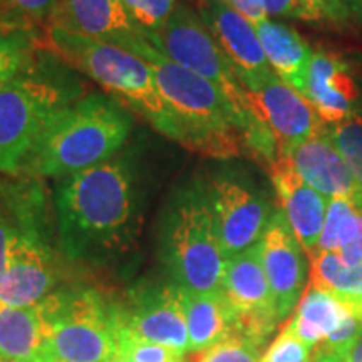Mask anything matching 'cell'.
Listing matches in <instances>:
<instances>
[{
  "instance_id": "17",
  "label": "cell",
  "mask_w": 362,
  "mask_h": 362,
  "mask_svg": "<svg viewBox=\"0 0 362 362\" xmlns=\"http://www.w3.org/2000/svg\"><path fill=\"white\" fill-rule=\"evenodd\" d=\"M47 25L126 51L144 39L121 0H56Z\"/></svg>"
},
{
  "instance_id": "30",
  "label": "cell",
  "mask_w": 362,
  "mask_h": 362,
  "mask_svg": "<svg viewBox=\"0 0 362 362\" xmlns=\"http://www.w3.org/2000/svg\"><path fill=\"white\" fill-rule=\"evenodd\" d=\"M121 2L144 37L160 33L180 4L178 0H121Z\"/></svg>"
},
{
  "instance_id": "4",
  "label": "cell",
  "mask_w": 362,
  "mask_h": 362,
  "mask_svg": "<svg viewBox=\"0 0 362 362\" xmlns=\"http://www.w3.org/2000/svg\"><path fill=\"white\" fill-rule=\"evenodd\" d=\"M44 47L98 83L106 94L146 119L165 138L181 143L178 119L161 96L155 74L144 59L119 45L71 34L56 25H45Z\"/></svg>"
},
{
  "instance_id": "21",
  "label": "cell",
  "mask_w": 362,
  "mask_h": 362,
  "mask_svg": "<svg viewBox=\"0 0 362 362\" xmlns=\"http://www.w3.org/2000/svg\"><path fill=\"white\" fill-rule=\"evenodd\" d=\"M44 193L39 180L0 173V275L21 232L39 223Z\"/></svg>"
},
{
  "instance_id": "23",
  "label": "cell",
  "mask_w": 362,
  "mask_h": 362,
  "mask_svg": "<svg viewBox=\"0 0 362 362\" xmlns=\"http://www.w3.org/2000/svg\"><path fill=\"white\" fill-rule=\"evenodd\" d=\"M181 288V287H180ZM183 292L189 351L200 352L235 332V315L223 293Z\"/></svg>"
},
{
  "instance_id": "33",
  "label": "cell",
  "mask_w": 362,
  "mask_h": 362,
  "mask_svg": "<svg viewBox=\"0 0 362 362\" xmlns=\"http://www.w3.org/2000/svg\"><path fill=\"white\" fill-rule=\"evenodd\" d=\"M337 255L349 265H362V205L356 203L354 210L344 220L339 232Z\"/></svg>"
},
{
  "instance_id": "35",
  "label": "cell",
  "mask_w": 362,
  "mask_h": 362,
  "mask_svg": "<svg viewBox=\"0 0 362 362\" xmlns=\"http://www.w3.org/2000/svg\"><path fill=\"white\" fill-rule=\"evenodd\" d=\"M226 2H228L235 11L242 13L248 22H252L253 25L269 19L265 8L262 7L260 0H226Z\"/></svg>"
},
{
  "instance_id": "25",
  "label": "cell",
  "mask_w": 362,
  "mask_h": 362,
  "mask_svg": "<svg viewBox=\"0 0 362 362\" xmlns=\"http://www.w3.org/2000/svg\"><path fill=\"white\" fill-rule=\"evenodd\" d=\"M309 260V287L336 297L362 320V265L346 264L329 252H317Z\"/></svg>"
},
{
  "instance_id": "42",
  "label": "cell",
  "mask_w": 362,
  "mask_h": 362,
  "mask_svg": "<svg viewBox=\"0 0 362 362\" xmlns=\"http://www.w3.org/2000/svg\"><path fill=\"white\" fill-rule=\"evenodd\" d=\"M166 362H183V359H175V361H166Z\"/></svg>"
},
{
  "instance_id": "18",
  "label": "cell",
  "mask_w": 362,
  "mask_h": 362,
  "mask_svg": "<svg viewBox=\"0 0 362 362\" xmlns=\"http://www.w3.org/2000/svg\"><path fill=\"white\" fill-rule=\"evenodd\" d=\"M269 173L277 193L280 210L284 211L293 235L310 259L319 248L329 198L307 185L287 158H279L275 165L269 168Z\"/></svg>"
},
{
  "instance_id": "41",
  "label": "cell",
  "mask_w": 362,
  "mask_h": 362,
  "mask_svg": "<svg viewBox=\"0 0 362 362\" xmlns=\"http://www.w3.org/2000/svg\"><path fill=\"white\" fill-rule=\"evenodd\" d=\"M327 2H330V4H334V6H336L337 8H339V6H337V4H336V0H327ZM339 11H341V8H339ZM342 12V11H341ZM344 13V12H342Z\"/></svg>"
},
{
  "instance_id": "37",
  "label": "cell",
  "mask_w": 362,
  "mask_h": 362,
  "mask_svg": "<svg viewBox=\"0 0 362 362\" xmlns=\"http://www.w3.org/2000/svg\"><path fill=\"white\" fill-rule=\"evenodd\" d=\"M344 357L337 354H330V352L322 351H312V362H342Z\"/></svg>"
},
{
  "instance_id": "22",
  "label": "cell",
  "mask_w": 362,
  "mask_h": 362,
  "mask_svg": "<svg viewBox=\"0 0 362 362\" xmlns=\"http://www.w3.org/2000/svg\"><path fill=\"white\" fill-rule=\"evenodd\" d=\"M255 29L275 76L304 96L314 56L309 42L293 27L284 22L267 19L257 24Z\"/></svg>"
},
{
  "instance_id": "12",
  "label": "cell",
  "mask_w": 362,
  "mask_h": 362,
  "mask_svg": "<svg viewBox=\"0 0 362 362\" xmlns=\"http://www.w3.org/2000/svg\"><path fill=\"white\" fill-rule=\"evenodd\" d=\"M245 93L253 116L274 136L279 158H285L293 148L327 126L312 104L277 76Z\"/></svg>"
},
{
  "instance_id": "32",
  "label": "cell",
  "mask_w": 362,
  "mask_h": 362,
  "mask_svg": "<svg viewBox=\"0 0 362 362\" xmlns=\"http://www.w3.org/2000/svg\"><path fill=\"white\" fill-rule=\"evenodd\" d=\"M117 356H121L128 362H166L183 359L181 352L134 337L119 324H117Z\"/></svg>"
},
{
  "instance_id": "44",
  "label": "cell",
  "mask_w": 362,
  "mask_h": 362,
  "mask_svg": "<svg viewBox=\"0 0 362 362\" xmlns=\"http://www.w3.org/2000/svg\"><path fill=\"white\" fill-rule=\"evenodd\" d=\"M342 362H347V361H346V359H342Z\"/></svg>"
},
{
  "instance_id": "27",
  "label": "cell",
  "mask_w": 362,
  "mask_h": 362,
  "mask_svg": "<svg viewBox=\"0 0 362 362\" xmlns=\"http://www.w3.org/2000/svg\"><path fill=\"white\" fill-rule=\"evenodd\" d=\"M267 16L297 19L309 24H342L347 17L327 0H260Z\"/></svg>"
},
{
  "instance_id": "28",
  "label": "cell",
  "mask_w": 362,
  "mask_h": 362,
  "mask_svg": "<svg viewBox=\"0 0 362 362\" xmlns=\"http://www.w3.org/2000/svg\"><path fill=\"white\" fill-rule=\"evenodd\" d=\"M327 128L334 144L362 188V115L351 116Z\"/></svg>"
},
{
  "instance_id": "9",
  "label": "cell",
  "mask_w": 362,
  "mask_h": 362,
  "mask_svg": "<svg viewBox=\"0 0 362 362\" xmlns=\"http://www.w3.org/2000/svg\"><path fill=\"white\" fill-rule=\"evenodd\" d=\"M205 188L225 259L257 245L275 214L269 193L233 168L216 173Z\"/></svg>"
},
{
  "instance_id": "8",
  "label": "cell",
  "mask_w": 362,
  "mask_h": 362,
  "mask_svg": "<svg viewBox=\"0 0 362 362\" xmlns=\"http://www.w3.org/2000/svg\"><path fill=\"white\" fill-rule=\"evenodd\" d=\"M146 39L176 64L215 84L240 115L255 117L237 72L202 19L200 12L188 2H180L160 33L148 35Z\"/></svg>"
},
{
  "instance_id": "40",
  "label": "cell",
  "mask_w": 362,
  "mask_h": 362,
  "mask_svg": "<svg viewBox=\"0 0 362 362\" xmlns=\"http://www.w3.org/2000/svg\"><path fill=\"white\" fill-rule=\"evenodd\" d=\"M106 362H128V361H124L123 359V357H121V356H115V357H111V359L110 361H106Z\"/></svg>"
},
{
  "instance_id": "29",
  "label": "cell",
  "mask_w": 362,
  "mask_h": 362,
  "mask_svg": "<svg viewBox=\"0 0 362 362\" xmlns=\"http://www.w3.org/2000/svg\"><path fill=\"white\" fill-rule=\"evenodd\" d=\"M262 347L242 334L233 332L205 351H200L193 362H260Z\"/></svg>"
},
{
  "instance_id": "26",
  "label": "cell",
  "mask_w": 362,
  "mask_h": 362,
  "mask_svg": "<svg viewBox=\"0 0 362 362\" xmlns=\"http://www.w3.org/2000/svg\"><path fill=\"white\" fill-rule=\"evenodd\" d=\"M44 49V30L0 24V83L27 69Z\"/></svg>"
},
{
  "instance_id": "36",
  "label": "cell",
  "mask_w": 362,
  "mask_h": 362,
  "mask_svg": "<svg viewBox=\"0 0 362 362\" xmlns=\"http://www.w3.org/2000/svg\"><path fill=\"white\" fill-rule=\"evenodd\" d=\"M336 4L347 21H354L362 25V0H336Z\"/></svg>"
},
{
  "instance_id": "13",
  "label": "cell",
  "mask_w": 362,
  "mask_h": 362,
  "mask_svg": "<svg viewBox=\"0 0 362 362\" xmlns=\"http://www.w3.org/2000/svg\"><path fill=\"white\" fill-rule=\"evenodd\" d=\"M197 11L237 72L243 89L253 90L275 78L255 25L235 11L226 0H215Z\"/></svg>"
},
{
  "instance_id": "6",
  "label": "cell",
  "mask_w": 362,
  "mask_h": 362,
  "mask_svg": "<svg viewBox=\"0 0 362 362\" xmlns=\"http://www.w3.org/2000/svg\"><path fill=\"white\" fill-rule=\"evenodd\" d=\"M165 259L178 287L193 293L221 292L226 259L203 183L181 189L165 221Z\"/></svg>"
},
{
  "instance_id": "24",
  "label": "cell",
  "mask_w": 362,
  "mask_h": 362,
  "mask_svg": "<svg viewBox=\"0 0 362 362\" xmlns=\"http://www.w3.org/2000/svg\"><path fill=\"white\" fill-rule=\"evenodd\" d=\"M351 314L352 312L336 297L307 285L291 320L284 325L314 351L327 341Z\"/></svg>"
},
{
  "instance_id": "5",
  "label": "cell",
  "mask_w": 362,
  "mask_h": 362,
  "mask_svg": "<svg viewBox=\"0 0 362 362\" xmlns=\"http://www.w3.org/2000/svg\"><path fill=\"white\" fill-rule=\"evenodd\" d=\"M71 69L44 47L27 69L0 83V173L21 176L45 126L84 96Z\"/></svg>"
},
{
  "instance_id": "16",
  "label": "cell",
  "mask_w": 362,
  "mask_h": 362,
  "mask_svg": "<svg viewBox=\"0 0 362 362\" xmlns=\"http://www.w3.org/2000/svg\"><path fill=\"white\" fill-rule=\"evenodd\" d=\"M116 319L134 337L170 347L181 354L189 351L183 292L176 284L141 292L136 297L133 310L116 312Z\"/></svg>"
},
{
  "instance_id": "10",
  "label": "cell",
  "mask_w": 362,
  "mask_h": 362,
  "mask_svg": "<svg viewBox=\"0 0 362 362\" xmlns=\"http://www.w3.org/2000/svg\"><path fill=\"white\" fill-rule=\"evenodd\" d=\"M221 293L233 310L235 332L264 346L280 322L262 264L260 242L226 260Z\"/></svg>"
},
{
  "instance_id": "15",
  "label": "cell",
  "mask_w": 362,
  "mask_h": 362,
  "mask_svg": "<svg viewBox=\"0 0 362 362\" xmlns=\"http://www.w3.org/2000/svg\"><path fill=\"white\" fill-rule=\"evenodd\" d=\"M56 282L52 253L40 238L37 223L30 225L13 242L6 270L0 275V304L33 307L51 296Z\"/></svg>"
},
{
  "instance_id": "43",
  "label": "cell",
  "mask_w": 362,
  "mask_h": 362,
  "mask_svg": "<svg viewBox=\"0 0 362 362\" xmlns=\"http://www.w3.org/2000/svg\"><path fill=\"white\" fill-rule=\"evenodd\" d=\"M0 362H11V361H6V359H0Z\"/></svg>"
},
{
  "instance_id": "11",
  "label": "cell",
  "mask_w": 362,
  "mask_h": 362,
  "mask_svg": "<svg viewBox=\"0 0 362 362\" xmlns=\"http://www.w3.org/2000/svg\"><path fill=\"white\" fill-rule=\"evenodd\" d=\"M260 253L279 322H284L307 291L310 265L282 210L272 216L260 240Z\"/></svg>"
},
{
  "instance_id": "1",
  "label": "cell",
  "mask_w": 362,
  "mask_h": 362,
  "mask_svg": "<svg viewBox=\"0 0 362 362\" xmlns=\"http://www.w3.org/2000/svg\"><path fill=\"white\" fill-rule=\"evenodd\" d=\"M148 62L158 89L178 119L181 146L215 160H232L248 151L269 166L279 148L257 117H245L221 90L202 76L161 54L144 37L129 51Z\"/></svg>"
},
{
  "instance_id": "2",
  "label": "cell",
  "mask_w": 362,
  "mask_h": 362,
  "mask_svg": "<svg viewBox=\"0 0 362 362\" xmlns=\"http://www.w3.org/2000/svg\"><path fill=\"white\" fill-rule=\"evenodd\" d=\"M129 155L57 180L59 235L72 259H96L129 240L139 206V181Z\"/></svg>"
},
{
  "instance_id": "3",
  "label": "cell",
  "mask_w": 362,
  "mask_h": 362,
  "mask_svg": "<svg viewBox=\"0 0 362 362\" xmlns=\"http://www.w3.org/2000/svg\"><path fill=\"white\" fill-rule=\"evenodd\" d=\"M133 124L131 111L116 98L106 93L84 94L45 126L21 176L62 180L93 168L123 149Z\"/></svg>"
},
{
  "instance_id": "7",
  "label": "cell",
  "mask_w": 362,
  "mask_h": 362,
  "mask_svg": "<svg viewBox=\"0 0 362 362\" xmlns=\"http://www.w3.org/2000/svg\"><path fill=\"white\" fill-rule=\"evenodd\" d=\"M56 362H106L117 354L115 309L89 288L57 292L42 302Z\"/></svg>"
},
{
  "instance_id": "45",
  "label": "cell",
  "mask_w": 362,
  "mask_h": 362,
  "mask_svg": "<svg viewBox=\"0 0 362 362\" xmlns=\"http://www.w3.org/2000/svg\"><path fill=\"white\" fill-rule=\"evenodd\" d=\"M310 362H312V357H310Z\"/></svg>"
},
{
  "instance_id": "38",
  "label": "cell",
  "mask_w": 362,
  "mask_h": 362,
  "mask_svg": "<svg viewBox=\"0 0 362 362\" xmlns=\"http://www.w3.org/2000/svg\"><path fill=\"white\" fill-rule=\"evenodd\" d=\"M344 359H346L347 362H362V334H361V337L354 342V346L351 347L349 352H347Z\"/></svg>"
},
{
  "instance_id": "39",
  "label": "cell",
  "mask_w": 362,
  "mask_h": 362,
  "mask_svg": "<svg viewBox=\"0 0 362 362\" xmlns=\"http://www.w3.org/2000/svg\"><path fill=\"white\" fill-rule=\"evenodd\" d=\"M188 2L193 4L194 8H200V7H203V6H208V4L215 2V0H188Z\"/></svg>"
},
{
  "instance_id": "31",
  "label": "cell",
  "mask_w": 362,
  "mask_h": 362,
  "mask_svg": "<svg viewBox=\"0 0 362 362\" xmlns=\"http://www.w3.org/2000/svg\"><path fill=\"white\" fill-rule=\"evenodd\" d=\"M54 4L56 0H0V24L39 29L44 22L49 24Z\"/></svg>"
},
{
  "instance_id": "19",
  "label": "cell",
  "mask_w": 362,
  "mask_h": 362,
  "mask_svg": "<svg viewBox=\"0 0 362 362\" xmlns=\"http://www.w3.org/2000/svg\"><path fill=\"white\" fill-rule=\"evenodd\" d=\"M285 158L302 180L325 198H351L362 205V188L334 144L327 126L293 148Z\"/></svg>"
},
{
  "instance_id": "14",
  "label": "cell",
  "mask_w": 362,
  "mask_h": 362,
  "mask_svg": "<svg viewBox=\"0 0 362 362\" xmlns=\"http://www.w3.org/2000/svg\"><path fill=\"white\" fill-rule=\"evenodd\" d=\"M304 98L327 126L362 115V81L354 62L329 49L315 51Z\"/></svg>"
},
{
  "instance_id": "20",
  "label": "cell",
  "mask_w": 362,
  "mask_h": 362,
  "mask_svg": "<svg viewBox=\"0 0 362 362\" xmlns=\"http://www.w3.org/2000/svg\"><path fill=\"white\" fill-rule=\"evenodd\" d=\"M0 359L11 362H56L49 346L42 304H0Z\"/></svg>"
},
{
  "instance_id": "34",
  "label": "cell",
  "mask_w": 362,
  "mask_h": 362,
  "mask_svg": "<svg viewBox=\"0 0 362 362\" xmlns=\"http://www.w3.org/2000/svg\"><path fill=\"white\" fill-rule=\"evenodd\" d=\"M310 357L312 347L293 336L284 325L277 339L270 344L269 349L262 356L260 362H310Z\"/></svg>"
}]
</instances>
